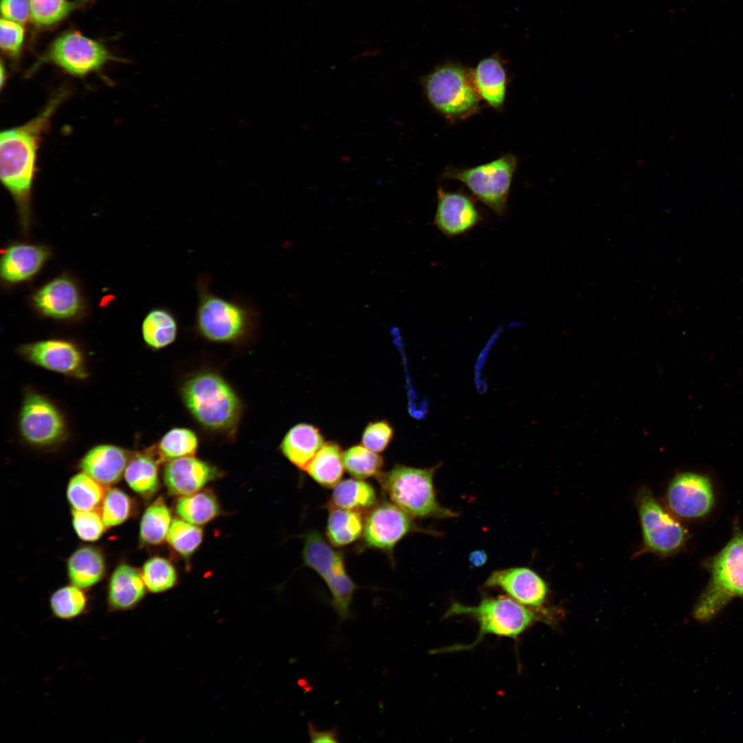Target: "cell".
Here are the masks:
<instances>
[{"label": "cell", "mask_w": 743, "mask_h": 743, "mask_svg": "<svg viewBox=\"0 0 743 743\" xmlns=\"http://www.w3.org/2000/svg\"><path fill=\"white\" fill-rule=\"evenodd\" d=\"M180 395L186 409L202 428L230 438L235 435L242 403L222 376L211 371L197 372L182 383Z\"/></svg>", "instance_id": "3"}, {"label": "cell", "mask_w": 743, "mask_h": 743, "mask_svg": "<svg viewBox=\"0 0 743 743\" xmlns=\"http://www.w3.org/2000/svg\"><path fill=\"white\" fill-rule=\"evenodd\" d=\"M131 454L114 444H98L83 455L79 467L103 486H109L118 482L124 475Z\"/></svg>", "instance_id": "20"}, {"label": "cell", "mask_w": 743, "mask_h": 743, "mask_svg": "<svg viewBox=\"0 0 743 743\" xmlns=\"http://www.w3.org/2000/svg\"><path fill=\"white\" fill-rule=\"evenodd\" d=\"M345 470L353 477L364 480L381 472L383 457L363 445H354L343 453Z\"/></svg>", "instance_id": "35"}, {"label": "cell", "mask_w": 743, "mask_h": 743, "mask_svg": "<svg viewBox=\"0 0 743 743\" xmlns=\"http://www.w3.org/2000/svg\"><path fill=\"white\" fill-rule=\"evenodd\" d=\"M308 735L311 742H338V731L334 727L328 730H319L315 725L309 722L308 724Z\"/></svg>", "instance_id": "44"}, {"label": "cell", "mask_w": 743, "mask_h": 743, "mask_svg": "<svg viewBox=\"0 0 743 743\" xmlns=\"http://www.w3.org/2000/svg\"><path fill=\"white\" fill-rule=\"evenodd\" d=\"M171 511L162 497L157 498L144 510L140 524V540L144 545L157 546L167 537Z\"/></svg>", "instance_id": "32"}, {"label": "cell", "mask_w": 743, "mask_h": 743, "mask_svg": "<svg viewBox=\"0 0 743 743\" xmlns=\"http://www.w3.org/2000/svg\"><path fill=\"white\" fill-rule=\"evenodd\" d=\"M469 560L471 567L478 568L486 563L487 555L484 550H475L469 554Z\"/></svg>", "instance_id": "45"}, {"label": "cell", "mask_w": 743, "mask_h": 743, "mask_svg": "<svg viewBox=\"0 0 743 743\" xmlns=\"http://www.w3.org/2000/svg\"><path fill=\"white\" fill-rule=\"evenodd\" d=\"M146 585L133 567L122 563L111 575L107 590V603L111 611H126L136 606L145 594Z\"/></svg>", "instance_id": "22"}, {"label": "cell", "mask_w": 743, "mask_h": 743, "mask_svg": "<svg viewBox=\"0 0 743 743\" xmlns=\"http://www.w3.org/2000/svg\"><path fill=\"white\" fill-rule=\"evenodd\" d=\"M94 0H29L31 19L38 28L51 27Z\"/></svg>", "instance_id": "33"}, {"label": "cell", "mask_w": 743, "mask_h": 743, "mask_svg": "<svg viewBox=\"0 0 743 743\" xmlns=\"http://www.w3.org/2000/svg\"><path fill=\"white\" fill-rule=\"evenodd\" d=\"M637 504L647 549L662 554L677 551L687 539L683 526L662 508L646 488L638 491Z\"/></svg>", "instance_id": "13"}, {"label": "cell", "mask_w": 743, "mask_h": 743, "mask_svg": "<svg viewBox=\"0 0 743 743\" xmlns=\"http://www.w3.org/2000/svg\"><path fill=\"white\" fill-rule=\"evenodd\" d=\"M67 568L71 583L86 589L102 579L105 572V562L98 549L83 546L72 554L67 560Z\"/></svg>", "instance_id": "26"}, {"label": "cell", "mask_w": 743, "mask_h": 743, "mask_svg": "<svg viewBox=\"0 0 743 743\" xmlns=\"http://www.w3.org/2000/svg\"><path fill=\"white\" fill-rule=\"evenodd\" d=\"M48 247L40 244H13L2 254L0 264L1 279L15 284L35 276L49 259Z\"/></svg>", "instance_id": "19"}, {"label": "cell", "mask_w": 743, "mask_h": 743, "mask_svg": "<svg viewBox=\"0 0 743 743\" xmlns=\"http://www.w3.org/2000/svg\"><path fill=\"white\" fill-rule=\"evenodd\" d=\"M166 462L163 479L169 493L173 495L193 494L221 474L211 464L192 455Z\"/></svg>", "instance_id": "18"}, {"label": "cell", "mask_w": 743, "mask_h": 743, "mask_svg": "<svg viewBox=\"0 0 743 743\" xmlns=\"http://www.w3.org/2000/svg\"><path fill=\"white\" fill-rule=\"evenodd\" d=\"M413 532L439 535L416 525L411 516L392 502H383L365 514L362 543L367 548L390 554L401 539Z\"/></svg>", "instance_id": "11"}, {"label": "cell", "mask_w": 743, "mask_h": 743, "mask_svg": "<svg viewBox=\"0 0 743 743\" xmlns=\"http://www.w3.org/2000/svg\"><path fill=\"white\" fill-rule=\"evenodd\" d=\"M160 463L151 446L143 451L132 452L124 473L129 486L143 497L152 496L159 486Z\"/></svg>", "instance_id": "24"}, {"label": "cell", "mask_w": 743, "mask_h": 743, "mask_svg": "<svg viewBox=\"0 0 743 743\" xmlns=\"http://www.w3.org/2000/svg\"><path fill=\"white\" fill-rule=\"evenodd\" d=\"M393 433V429L387 421L372 422L369 423L363 431L362 444L374 452L380 453L389 444Z\"/></svg>", "instance_id": "42"}, {"label": "cell", "mask_w": 743, "mask_h": 743, "mask_svg": "<svg viewBox=\"0 0 743 743\" xmlns=\"http://www.w3.org/2000/svg\"><path fill=\"white\" fill-rule=\"evenodd\" d=\"M709 581L693 611L698 621L713 618L732 599L743 598V532L736 528L725 546L706 562Z\"/></svg>", "instance_id": "6"}, {"label": "cell", "mask_w": 743, "mask_h": 743, "mask_svg": "<svg viewBox=\"0 0 743 743\" xmlns=\"http://www.w3.org/2000/svg\"><path fill=\"white\" fill-rule=\"evenodd\" d=\"M167 541L171 547L183 557L191 556L203 539L202 530L185 520L175 519L169 530Z\"/></svg>", "instance_id": "38"}, {"label": "cell", "mask_w": 743, "mask_h": 743, "mask_svg": "<svg viewBox=\"0 0 743 743\" xmlns=\"http://www.w3.org/2000/svg\"><path fill=\"white\" fill-rule=\"evenodd\" d=\"M323 444V437L318 428L301 423L289 429L281 442L280 449L292 464L305 471Z\"/></svg>", "instance_id": "23"}, {"label": "cell", "mask_w": 743, "mask_h": 743, "mask_svg": "<svg viewBox=\"0 0 743 743\" xmlns=\"http://www.w3.org/2000/svg\"><path fill=\"white\" fill-rule=\"evenodd\" d=\"M343 452L335 442L323 444L311 460L305 471L318 484L325 488H334L344 473Z\"/></svg>", "instance_id": "29"}, {"label": "cell", "mask_w": 743, "mask_h": 743, "mask_svg": "<svg viewBox=\"0 0 743 743\" xmlns=\"http://www.w3.org/2000/svg\"><path fill=\"white\" fill-rule=\"evenodd\" d=\"M455 616H467L475 619L479 625L477 636L471 644L447 647L434 651V653L473 648L488 634L516 639L540 619L539 614L532 607L524 605L509 596L485 597L478 605L473 606L454 601L446 611L444 617Z\"/></svg>", "instance_id": "4"}, {"label": "cell", "mask_w": 743, "mask_h": 743, "mask_svg": "<svg viewBox=\"0 0 743 743\" xmlns=\"http://www.w3.org/2000/svg\"><path fill=\"white\" fill-rule=\"evenodd\" d=\"M211 277L200 274L195 281L197 303L193 330L204 340L215 343L239 344L251 340L261 320L258 307L247 298H224L213 293Z\"/></svg>", "instance_id": "2"}, {"label": "cell", "mask_w": 743, "mask_h": 743, "mask_svg": "<svg viewBox=\"0 0 743 743\" xmlns=\"http://www.w3.org/2000/svg\"><path fill=\"white\" fill-rule=\"evenodd\" d=\"M2 17L23 24L31 18L29 0H1Z\"/></svg>", "instance_id": "43"}, {"label": "cell", "mask_w": 743, "mask_h": 743, "mask_svg": "<svg viewBox=\"0 0 743 743\" xmlns=\"http://www.w3.org/2000/svg\"><path fill=\"white\" fill-rule=\"evenodd\" d=\"M68 94L67 87L59 88L37 116L21 126L1 132V180L15 202L24 230L30 222L31 193L39 147L54 114Z\"/></svg>", "instance_id": "1"}, {"label": "cell", "mask_w": 743, "mask_h": 743, "mask_svg": "<svg viewBox=\"0 0 743 743\" xmlns=\"http://www.w3.org/2000/svg\"><path fill=\"white\" fill-rule=\"evenodd\" d=\"M440 464L420 469L396 464L376 478L391 502L411 517H455L457 513L441 506L436 499L434 475Z\"/></svg>", "instance_id": "5"}, {"label": "cell", "mask_w": 743, "mask_h": 743, "mask_svg": "<svg viewBox=\"0 0 743 743\" xmlns=\"http://www.w3.org/2000/svg\"><path fill=\"white\" fill-rule=\"evenodd\" d=\"M131 500L122 490L108 488L102 501L101 516L106 528L121 524L131 512Z\"/></svg>", "instance_id": "39"}, {"label": "cell", "mask_w": 743, "mask_h": 743, "mask_svg": "<svg viewBox=\"0 0 743 743\" xmlns=\"http://www.w3.org/2000/svg\"><path fill=\"white\" fill-rule=\"evenodd\" d=\"M437 195L434 224L444 235L455 237L464 234L480 222V213L472 199L466 195L440 188Z\"/></svg>", "instance_id": "17"}, {"label": "cell", "mask_w": 743, "mask_h": 743, "mask_svg": "<svg viewBox=\"0 0 743 743\" xmlns=\"http://www.w3.org/2000/svg\"><path fill=\"white\" fill-rule=\"evenodd\" d=\"M18 354L27 362L67 377L84 380L89 376L87 359L76 343L50 338L23 344Z\"/></svg>", "instance_id": "12"}, {"label": "cell", "mask_w": 743, "mask_h": 743, "mask_svg": "<svg viewBox=\"0 0 743 743\" xmlns=\"http://www.w3.org/2000/svg\"><path fill=\"white\" fill-rule=\"evenodd\" d=\"M199 446L197 434L191 429L174 427L165 433L151 449L160 462L194 455Z\"/></svg>", "instance_id": "31"}, {"label": "cell", "mask_w": 743, "mask_h": 743, "mask_svg": "<svg viewBox=\"0 0 743 743\" xmlns=\"http://www.w3.org/2000/svg\"><path fill=\"white\" fill-rule=\"evenodd\" d=\"M175 510L184 520L195 525L207 524L220 512L217 499L209 491L181 496L175 502Z\"/></svg>", "instance_id": "30"}, {"label": "cell", "mask_w": 743, "mask_h": 743, "mask_svg": "<svg viewBox=\"0 0 743 743\" xmlns=\"http://www.w3.org/2000/svg\"><path fill=\"white\" fill-rule=\"evenodd\" d=\"M122 62L102 43L70 30L60 34L26 72L30 76L45 63H52L76 77L98 72L109 62Z\"/></svg>", "instance_id": "9"}, {"label": "cell", "mask_w": 743, "mask_h": 743, "mask_svg": "<svg viewBox=\"0 0 743 743\" xmlns=\"http://www.w3.org/2000/svg\"><path fill=\"white\" fill-rule=\"evenodd\" d=\"M429 103L449 118H462L477 110L480 96L471 69L453 62L434 68L422 78Z\"/></svg>", "instance_id": "7"}, {"label": "cell", "mask_w": 743, "mask_h": 743, "mask_svg": "<svg viewBox=\"0 0 743 743\" xmlns=\"http://www.w3.org/2000/svg\"><path fill=\"white\" fill-rule=\"evenodd\" d=\"M72 514L73 527L80 539L94 541L102 536L106 526L101 513L96 509L91 510L72 509Z\"/></svg>", "instance_id": "40"}, {"label": "cell", "mask_w": 743, "mask_h": 743, "mask_svg": "<svg viewBox=\"0 0 743 743\" xmlns=\"http://www.w3.org/2000/svg\"><path fill=\"white\" fill-rule=\"evenodd\" d=\"M25 31L22 24L4 18L0 21V47L1 51L16 61L20 56Z\"/></svg>", "instance_id": "41"}, {"label": "cell", "mask_w": 743, "mask_h": 743, "mask_svg": "<svg viewBox=\"0 0 743 743\" xmlns=\"http://www.w3.org/2000/svg\"><path fill=\"white\" fill-rule=\"evenodd\" d=\"M32 303L40 314L59 320L74 319L83 309L78 287L65 276L55 278L39 288L32 296Z\"/></svg>", "instance_id": "15"}, {"label": "cell", "mask_w": 743, "mask_h": 743, "mask_svg": "<svg viewBox=\"0 0 743 743\" xmlns=\"http://www.w3.org/2000/svg\"><path fill=\"white\" fill-rule=\"evenodd\" d=\"M17 429L23 442L39 449L59 446L69 438L66 417L50 397L27 389L20 406Z\"/></svg>", "instance_id": "8"}, {"label": "cell", "mask_w": 743, "mask_h": 743, "mask_svg": "<svg viewBox=\"0 0 743 743\" xmlns=\"http://www.w3.org/2000/svg\"><path fill=\"white\" fill-rule=\"evenodd\" d=\"M179 322L175 312L166 306L151 309L144 316L141 332L144 343L150 348L159 350L172 344L176 340Z\"/></svg>", "instance_id": "25"}, {"label": "cell", "mask_w": 743, "mask_h": 743, "mask_svg": "<svg viewBox=\"0 0 743 743\" xmlns=\"http://www.w3.org/2000/svg\"><path fill=\"white\" fill-rule=\"evenodd\" d=\"M141 574L146 588L153 593L170 589L177 581L175 567L168 559L161 557H153L147 560Z\"/></svg>", "instance_id": "37"}, {"label": "cell", "mask_w": 743, "mask_h": 743, "mask_svg": "<svg viewBox=\"0 0 743 743\" xmlns=\"http://www.w3.org/2000/svg\"><path fill=\"white\" fill-rule=\"evenodd\" d=\"M103 486L94 478L80 473L74 475L67 487V497L73 509L95 510L102 502L105 492Z\"/></svg>", "instance_id": "34"}, {"label": "cell", "mask_w": 743, "mask_h": 743, "mask_svg": "<svg viewBox=\"0 0 743 743\" xmlns=\"http://www.w3.org/2000/svg\"><path fill=\"white\" fill-rule=\"evenodd\" d=\"M517 164L515 155L506 154L474 167L451 168L444 172V177L462 182L495 213L503 215Z\"/></svg>", "instance_id": "10"}, {"label": "cell", "mask_w": 743, "mask_h": 743, "mask_svg": "<svg viewBox=\"0 0 743 743\" xmlns=\"http://www.w3.org/2000/svg\"><path fill=\"white\" fill-rule=\"evenodd\" d=\"M484 585L500 588L512 599L532 608L543 605L548 592L545 581L535 572L525 567L494 571Z\"/></svg>", "instance_id": "16"}, {"label": "cell", "mask_w": 743, "mask_h": 743, "mask_svg": "<svg viewBox=\"0 0 743 743\" xmlns=\"http://www.w3.org/2000/svg\"><path fill=\"white\" fill-rule=\"evenodd\" d=\"M6 80V71L3 63L1 65V86L3 87L4 81Z\"/></svg>", "instance_id": "46"}, {"label": "cell", "mask_w": 743, "mask_h": 743, "mask_svg": "<svg viewBox=\"0 0 743 743\" xmlns=\"http://www.w3.org/2000/svg\"><path fill=\"white\" fill-rule=\"evenodd\" d=\"M328 517L326 536L336 547L349 545L359 539L363 532L365 513L327 506Z\"/></svg>", "instance_id": "27"}, {"label": "cell", "mask_w": 743, "mask_h": 743, "mask_svg": "<svg viewBox=\"0 0 743 743\" xmlns=\"http://www.w3.org/2000/svg\"><path fill=\"white\" fill-rule=\"evenodd\" d=\"M87 603V598L83 589L73 584L58 588L50 599L52 614L62 620L78 617L85 610Z\"/></svg>", "instance_id": "36"}, {"label": "cell", "mask_w": 743, "mask_h": 743, "mask_svg": "<svg viewBox=\"0 0 743 743\" xmlns=\"http://www.w3.org/2000/svg\"><path fill=\"white\" fill-rule=\"evenodd\" d=\"M667 496L671 510L689 519L707 515L715 501L711 479L691 472L677 474L669 484Z\"/></svg>", "instance_id": "14"}, {"label": "cell", "mask_w": 743, "mask_h": 743, "mask_svg": "<svg viewBox=\"0 0 743 743\" xmlns=\"http://www.w3.org/2000/svg\"><path fill=\"white\" fill-rule=\"evenodd\" d=\"M374 487L359 479L340 481L334 487L327 506L367 512L377 504Z\"/></svg>", "instance_id": "28"}, {"label": "cell", "mask_w": 743, "mask_h": 743, "mask_svg": "<svg viewBox=\"0 0 743 743\" xmlns=\"http://www.w3.org/2000/svg\"><path fill=\"white\" fill-rule=\"evenodd\" d=\"M475 87L489 105L500 109L504 103L507 87V72L498 54L481 59L471 69Z\"/></svg>", "instance_id": "21"}]
</instances>
